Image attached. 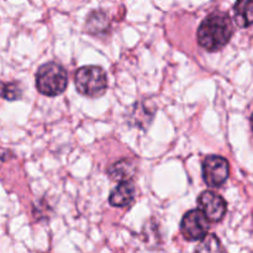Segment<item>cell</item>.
<instances>
[{
	"label": "cell",
	"instance_id": "1",
	"mask_svg": "<svg viewBox=\"0 0 253 253\" xmlns=\"http://www.w3.org/2000/svg\"><path fill=\"white\" fill-rule=\"evenodd\" d=\"M232 34L234 25L229 15L212 12L203 20L198 29V43L207 51H219L229 43Z\"/></svg>",
	"mask_w": 253,
	"mask_h": 253
},
{
	"label": "cell",
	"instance_id": "2",
	"mask_svg": "<svg viewBox=\"0 0 253 253\" xmlns=\"http://www.w3.org/2000/svg\"><path fill=\"white\" fill-rule=\"evenodd\" d=\"M68 84L67 72L56 62L44 63L37 69L36 88L46 96H57L63 93Z\"/></svg>",
	"mask_w": 253,
	"mask_h": 253
},
{
	"label": "cell",
	"instance_id": "3",
	"mask_svg": "<svg viewBox=\"0 0 253 253\" xmlns=\"http://www.w3.org/2000/svg\"><path fill=\"white\" fill-rule=\"evenodd\" d=\"M74 83L79 93L90 98L103 95L108 88L106 73L98 66H85L79 68L76 72Z\"/></svg>",
	"mask_w": 253,
	"mask_h": 253
},
{
	"label": "cell",
	"instance_id": "4",
	"mask_svg": "<svg viewBox=\"0 0 253 253\" xmlns=\"http://www.w3.org/2000/svg\"><path fill=\"white\" fill-rule=\"evenodd\" d=\"M210 220L200 209L190 210L183 216L180 232L188 241H199L208 235Z\"/></svg>",
	"mask_w": 253,
	"mask_h": 253
},
{
	"label": "cell",
	"instance_id": "5",
	"mask_svg": "<svg viewBox=\"0 0 253 253\" xmlns=\"http://www.w3.org/2000/svg\"><path fill=\"white\" fill-rule=\"evenodd\" d=\"M230 174L229 162L220 156H209L203 162V179L208 187H221Z\"/></svg>",
	"mask_w": 253,
	"mask_h": 253
},
{
	"label": "cell",
	"instance_id": "6",
	"mask_svg": "<svg viewBox=\"0 0 253 253\" xmlns=\"http://www.w3.org/2000/svg\"><path fill=\"white\" fill-rule=\"evenodd\" d=\"M198 207L211 222L221 221L227 210L224 198L212 192H203L198 198Z\"/></svg>",
	"mask_w": 253,
	"mask_h": 253
},
{
	"label": "cell",
	"instance_id": "7",
	"mask_svg": "<svg viewBox=\"0 0 253 253\" xmlns=\"http://www.w3.org/2000/svg\"><path fill=\"white\" fill-rule=\"evenodd\" d=\"M135 193L136 189L130 180L120 182V184L114 188L113 192H111L110 197H109V203L113 207L125 208L130 205L132 200L135 199Z\"/></svg>",
	"mask_w": 253,
	"mask_h": 253
},
{
	"label": "cell",
	"instance_id": "8",
	"mask_svg": "<svg viewBox=\"0 0 253 253\" xmlns=\"http://www.w3.org/2000/svg\"><path fill=\"white\" fill-rule=\"evenodd\" d=\"M109 175L113 180L116 182H126L130 180L136 173L135 163L128 160H121L119 162L114 163L108 169Z\"/></svg>",
	"mask_w": 253,
	"mask_h": 253
},
{
	"label": "cell",
	"instance_id": "9",
	"mask_svg": "<svg viewBox=\"0 0 253 253\" xmlns=\"http://www.w3.org/2000/svg\"><path fill=\"white\" fill-rule=\"evenodd\" d=\"M234 11L239 26L247 27L253 25V0H237Z\"/></svg>",
	"mask_w": 253,
	"mask_h": 253
},
{
	"label": "cell",
	"instance_id": "10",
	"mask_svg": "<svg viewBox=\"0 0 253 253\" xmlns=\"http://www.w3.org/2000/svg\"><path fill=\"white\" fill-rule=\"evenodd\" d=\"M109 21L106 15L103 11H94L89 15L86 20V29L90 34H103L108 30Z\"/></svg>",
	"mask_w": 253,
	"mask_h": 253
},
{
	"label": "cell",
	"instance_id": "11",
	"mask_svg": "<svg viewBox=\"0 0 253 253\" xmlns=\"http://www.w3.org/2000/svg\"><path fill=\"white\" fill-rule=\"evenodd\" d=\"M153 111L150 110V108L146 109L142 104H136L135 111L132 113L131 118H133V123L136 124V126H142V124H148L151 123L153 118Z\"/></svg>",
	"mask_w": 253,
	"mask_h": 253
},
{
	"label": "cell",
	"instance_id": "12",
	"mask_svg": "<svg viewBox=\"0 0 253 253\" xmlns=\"http://www.w3.org/2000/svg\"><path fill=\"white\" fill-rule=\"evenodd\" d=\"M198 252H217V251H224V249L221 247L219 239H217L215 235H207L204 239L202 240V242L199 244V246L197 247Z\"/></svg>",
	"mask_w": 253,
	"mask_h": 253
},
{
	"label": "cell",
	"instance_id": "13",
	"mask_svg": "<svg viewBox=\"0 0 253 253\" xmlns=\"http://www.w3.org/2000/svg\"><path fill=\"white\" fill-rule=\"evenodd\" d=\"M2 96L6 100H17L22 96V90L20 84L17 83H4L2 85Z\"/></svg>",
	"mask_w": 253,
	"mask_h": 253
},
{
	"label": "cell",
	"instance_id": "14",
	"mask_svg": "<svg viewBox=\"0 0 253 253\" xmlns=\"http://www.w3.org/2000/svg\"><path fill=\"white\" fill-rule=\"evenodd\" d=\"M251 126H252V130H253V114H252V118H251Z\"/></svg>",
	"mask_w": 253,
	"mask_h": 253
}]
</instances>
